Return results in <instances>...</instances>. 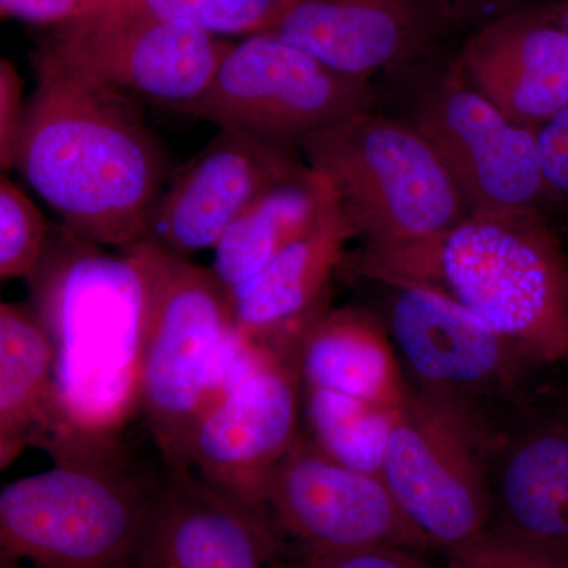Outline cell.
<instances>
[{"label":"cell","mask_w":568,"mask_h":568,"mask_svg":"<svg viewBox=\"0 0 568 568\" xmlns=\"http://www.w3.org/2000/svg\"><path fill=\"white\" fill-rule=\"evenodd\" d=\"M36 91L17 163L67 233L97 246L141 242L163 189L164 160L138 102L36 48Z\"/></svg>","instance_id":"obj_1"},{"label":"cell","mask_w":568,"mask_h":568,"mask_svg":"<svg viewBox=\"0 0 568 568\" xmlns=\"http://www.w3.org/2000/svg\"><path fill=\"white\" fill-rule=\"evenodd\" d=\"M343 267L437 291L545 364L568 357V253L540 211L467 215L414 241L364 245Z\"/></svg>","instance_id":"obj_2"},{"label":"cell","mask_w":568,"mask_h":568,"mask_svg":"<svg viewBox=\"0 0 568 568\" xmlns=\"http://www.w3.org/2000/svg\"><path fill=\"white\" fill-rule=\"evenodd\" d=\"M32 310L54 346L59 413L71 448L125 439L140 416L142 282L132 254L67 233L48 239Z\"/></svg>","instance_id":"obj_3"},{"label":"cell","mask_w":568,"mask_h":568,"mask_svg":"<svg viewBox=\"0 0 568 568\" xmlns=\"http://www.w3.org/2000/svg\"><path fill=\"white\" fill-rule=\"evenodd\" d=\"M164 473L121 439L0 485V568H121Z\"/></svg>","instance_id":"obj_4"},{"label":"cell","mask_w":568,"mask_h":568,"mask_svg":"<svg viewBox=\"0 0 568 568\" xmlns=\"http://www.w3.org/2000/svg\"><path fill=\"white\" fill-rule=\"evenodd\" d=\"M298 153L327 183L364 245L414 241L469 215L428 142L409 123L375 108L308 134Z\"/></svg>","instance_id":"obj_5"},{"label":"cell","mask_w":568,"mask_h":568,"mask_svg":"<svg viewBox=\"0 0 568 568\" xmlns=\"http://www.w3.org/2000/svg\"><path fill=\"white\" fill-rule=\"evenodd\" d=\"M132 254L142 282L140 420L170 473L186 450L207 395L216 351L231 327L230 298L211 268L144 242Z\"/></svg>","instance_id":"obj_6"},{"label":"cell","mask_w":568,"mask_h":568,"mask_svg":"<svg viewBox=\"0 0 568 568\" xmlns=\"http://www.w3.org/2000/svg\"><path fill=\"white\" fill-rule=\"evenodd\" d=\"M379 323L407 387L462 414L478 429L549 366L446 295L399 282H373Z\"/></svg>","instance_id":"obj_7"},{"label":"cell","mask_w":568,"mask_h":568,"mask_svg":"<svg viewBox=\"0 0 568 568\" xmlns=\"http://www.w3.org/2000/svg\"><path fill=\"white\" fill-rule=\"evenodd\" d=\"M375 104L369 81L343 77L276 33L260 32L231 43L189 114L298 151L308 134Z\"/></svg>","instance_id":"obj_8"},{"label":"cell","mask_w":568,"mask_h":568,"mask_svg":"<svg viewBox=\"0 0 568 568\" xmlns=\"http://www.w3.org/2000/svg\"><path fill=\"white\" fill-rule=\"evenodd\" d=\"M496 529L568 558V369L549 366L478 429Z\"/></svg>","instance_id":"obj_9"},{"label":"cell","mask_w":568,"mask_h":568,"mask_svg":"<svg viewBox=\"0 0 568 568\" xmlns=\"http://www.w3.org/2000/svg\"><path fill=\"white\" fill-rule=\"evenodd\" d=\"M381 478L432 549L481 536L491 523L480 437L462 414L407 392L396 410Z\"/></svg>","instance_id":"obj_10"},{"label":"cell","mask_w":568,"mask_h":568,"mask_svg":"<svg viewBox=\"0 0 568 568\" xmlns=\"http://www.w3.org/2000/svg\"><path fill=\"white\" fill-rule=\"evenodd\" d=\"M261 510L293 559L376 548L417 555L432 549L396 506L381 476L328 458L304 429L268 476Z\"/></svg>","instance_id":"obj_11"},{"label":"cell","mask_w":568,"mask_h":568,"mask_svg":"<svg viewBox=\"0 0 568 568\" xmlns=\"http://www.w3.org/2000/svg\"><path fill=\"white\" fill-rule=\"evenodd\" d=\"M399 119L435 151L469 215L540 211L547 203L536 132L507 119L455 63L425 81Z\"/></svg>","instance_id":"obj_12"},{"label":"cell","mask_w":568,"mask_h":568,"mask_svg":"<svg viewBox=\"0 0 568 568\" xmlns=\"http://www.w3.org/2000/svg\"><path fill=\"white\" fill-rule=\"evenodd\" d=\"M37 47L134 102L190 112L231 41L181 22L99 10L48 29Z\"/></svg>","instance_id":"obj_13"},{"label":"cell","mask_w":568,"mask_h":568,"mask_svg":"<svg viewBox=\"0 0 568 568\" xmlns=\"http://www.w3.org/2000/svg\"><path fill=\"white\" fill-rule=\"evenodd\" d=\"M302 394L295 358H268L204 410L194 426L183 473L263 511L267 478L304 429Z\"/></svg>","instance_id":"obj_14"},{"label":"cell","mask_w":568,"mask_h":568,"mask_svg":"<svg viewBox=\"0 0 568 568\" xmlns=\"http://www.w3.org/2000/svg\"><path fill=\"white\" fill-rule=\"evenodd\" d=\"M263 511L166 470L121 568H286Z\"/></svg>","instance_id":"obj_15"},{"label":"cell","mask_w":568,"mask_h":568,"mask_svg":"<svg viewBox=\"0 0 568 568\" xmlns=\"http://www.w3.org/2000/svg\"><path fill=\"white\" fill-rule=\"evenodd\" d=\"M302 162L298 151L219 130L156 196L141 242L189 260L213 250L257 193Z\"/></svg>","instance_id":"obj_16"},{"label":"cell","mask_w":568,"mask_h":568,"mask_svg":"<svg viewBox=\"0 0 568 568\" xmlns=\"http://www.w3.org/2000/svg\"><path fill=\"white\" fill-rule=\"evenodd\" d=\"M450 29L439 0H287L282 39L354 80L416 65Z\"/></svg>","instance_id":"obj_17"},{"label":"cell","mask_w":568,"mask_h":568,"mask_svg":"<svg viewBox=\"0 0 568 568\" xmlns=\"http://www.w3.org/2000/svg\"><path fill=\"white\" fill-rule=\"evenodd\" d=\"M507 119L537 132L568 104V36L545 11H514L467 40L454 62Z\"/></svg>","instance_id":"obj_18"},{"label":"cell","mask_w":568,"mask_h":568,"mask_svg":"<svg viewBox=\"0 0 568 568\" xmlns=\"http://www.w3.org/2000/svg\"><path fill=\"white\" fill-rule=\"evenodd\" d=\"M353 239L334 203L312 230L227 293L234 327L268 353L295 357L302 335L327 312L332 280Z\"/></svg>","instance_id":"obj_19"},{"label":"cell","mask_w":568,"mask_h":568,"mask_svg":"<svg viewBox=\"0 0 568 568\" xmlns=\"http://www.w3.org/2000/svg\"><path fill=\"white\" fill-rule=\"evenodd\" d=\"M302 387L398 409L407 383L383 324L364 310H327L295 349Z\"/></svg>","instance_id":"obj_20"},{"label":"cell","mask_w":568,"mask_h":568,"mask_svg":"<svg viewBox=\"0 0 568 568\" xmlns=\"http://www.w3.org/2000/svg\"><path fill=\"white\" fill-rule=\"evenodd\" d=\"M54 365V346L32 306L0 302V424L52 462L71 450Z\"/></svg>","instance_id":"obj_21"},{"label":"cell","mask_w":568,"mask_h":568,"mask_svg":"<svg viewBox=\"0 0 568 568\" xmlns=\"http://www.w3.org/2000/svg\"><path fill=\"white\" fill-rule=\"evenodd\" d=\"M334 203L327 183L304 162L265 186L213 246L211 271L226 294L312 230Z\"/></svg>","instance_id":"obj_22"},{"label":"cell","mask_w":568,"mask_h":568,"mask_svg":"<svg viewBox=\"0 0 568 568\" xmlns=\"http://www.w3.org/2000/svg\"><path fill=\"white\" fill-rule=\"evenodd\" d=\"M302 392L305 436L339 465L379 476L398 409L321 388Z\"/></svg>","instance_id":"obj_23"},{"label":"cell","mask_w":568,"mask_h":568,"mask_svg":"<svg viewBox=\"0 0 568 568\" xmlns=\"http://www.w3.org/2000/svg\"><path fill=\"white\" fill-rule=\"evenodd\" d=\"M287 0H106L100 10L130 11L192 26L226 40L267 32ZM99 11V10H97Z\"/></svg>","instance_id":"obj_24"},{"label":"cell","mask_w":568,"mask_h":568,"mask_svg":"<svg viewBox=\"0 0 568 568\" xmlns=\"http://www.w3.org/2000/svg\"><path fill=\"white\" fill-rule=\"evenodd\" d=\"M48 239L50 231L39 209L0 174V280L29 278Z\"/></svg>","instance_id":"obj_25"},{"label":"cell","mask_w":568,"mask_h":568,"mask_svg":"<svg viewBox=\"0 0 568 568\" xmlns=\"http://www.w3.org/2000/svg\"><path fill=\"white\" fill-rule=\"evenodd\" d=\"M446 568H568V558L487 529L469 544L448 551Z\"/></svg>","instance_id":"obj_26"},{"label":"cell","mask_w":568,"mask_h":568,"mask_svg":"<svg viewBox=\"0 0 568 568\" xmlns=\"http://www.w3.org/2000/svg\"><path fill=\"white\" fill-rule=\"evenodd\" d=\"M548 201L568 207V104L536 132Z\"/></svg>","instance_id":"obj_27"},{"label":"cell","mask_w":568,"mask_h":568,"mask_svg":"<svg viewBox=\"0 0 568 568\" xmlns=\"http://www.w3.org/2000/svg\"><path fill=\"white\" fill-rule=\"evenodd\" d=\"M106 0H0V18L58 28L102 9Z\"/></svg>","instance_id":"obj_28"},{"label":"cell","mask_w":568,"mask_h":568,"mask_svg":"<svg viewBox=\"0 0 568 568\" xmlns=\"http://www.w3.org/2000/svg\"><path fill=\"white\" fill-rule=\"evenodd\" d=\"M21 81L11 63L0 59V174L17 163L22 112Z\"/></svg>","instance_id":"obj_29"},{"label":"cell","mask_w":568,"mask_h":568,"mask_svg":"<svg viewBox=\"0 0 568 568\" xmlns=\"http://www.w3.org/2000/svg\"><path fill=\"white\" fill-rule=\"evenodd\" d=\"M286 568H437L417 552L376 548L323 559H291Z\"/></svg>","instance_id":"obj_30"},{"label":"cell","mask_w":568,"mask_h":568,"mask_svg":"<svg viewBox=\"0 0 568 568\" xmlns=\"http://www.w3.org/2000/svg\"><path fill=\"white\" fill-rule=\"evenodd\" d=\"M521 0H439L450 28L470 26L480 29L517 11Z\"/></svg>","instance_id":"obj_31"},{"label":"cell","mask_w":568,"mask_h":568,"mask_svg":"<svg viewBox=\"0 0 568 568\" xmlns=\"http://www.w3.org/2000/svg\"><path fill=\"white\" fill-rule=\"evenodd\" d=\"M28 448L24 439H21L17 433L11 432L6 425L0 424V470L10 466Z\"/></svg>","instance_id":"obj_32"},{"label":"cell","mask_w":568,"mask_h":568,"mask_svg":"<svg viewBox=\"0 0 568 568\" xmlns=\"http://www.w3.org/2000/svg\"><path fill=\"white\" fill-rule=\"evenodd\" d=\"M552 14H555L556 21H558L562 31L568 36V2L564 3L559 11H556V13Z\"/></svg>","instance_id":"obj_33"},{"label":"cell","mask_w":568,"mask_h":568,"mask_svg":"<svg viewBox=\"0 0 568 568\" xmlns=\"http://www.w3.org/2000/svg\"><path fill=\"white\" fill-rule=\"evenodd\" d=\"M564 364H566L567 369H568V357L566 358V361H564Z\"/></svg>","instance_id":"obj_34"},{"label":"cell","mask_w":568,"mask_h":568,"mask_svg":"<svg viewBox=\"0 0 568 568\" xmlns=\"http://www.w3.org/2000/svg\"><path fill=\"white\" fill-rule=\"evenodd\" d=\"M0 20H2V18H0Z\"/></svg>","instance_id":"obj_35"}]
</instances>
